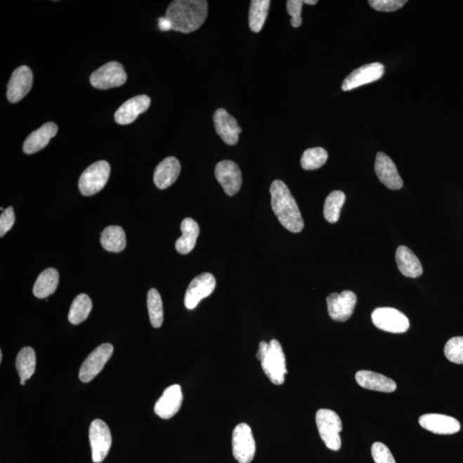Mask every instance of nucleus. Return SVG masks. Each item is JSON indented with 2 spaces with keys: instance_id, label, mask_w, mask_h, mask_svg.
Instances as JSON below:
<instances>
[{
  "instance_id": "nucleus-29",
  "label": "nucleus",
  "mask_w": 463,
  "mask_h": 463,
  "mask_svg": "<svg viewBox=\"0 0 463 463\" xmlns=\"http://www.w3.org/2000/svg\"><path fill=\"white\" fill-rule=\"evenodd\" d=\"M270 6V0H252L249 11V26L252 31L259 33L262 30Z\"/></svg>"
},
{
  "instance_id": "nucleus-22",
  "label": "nucleus",
  "mask_w": 463,
  "mask_h": 463,
  "mask_svg": "<svg viewBox=\"0 0 463 463\" xmlns=\"http://www.w3.org/2000/svg\"><path fill=\"white\" fill-rule=\"evenodd\" d=\"M356 379L360 386L370 391L391 393L398 388L395 381L390 377L365 370L356 373Z\"/></svg>"
},
{
  "instance_id": "nucleus-6",
  "label": "nucleus",
  "mask_w": 463,
  "mask_h": 463,
  "mask_svg": "<svg viewBox=\"0 0 463 463\" xmlns=\"http://www.w3.org/2000/svg\"><path fill=\"white\" fill-rule=\"evenodd\" d=\"M233 455L240 463H251L256 452V443L251 427L246 423L237 425L233 431Z\"/></svg>"
},
{
  "instance_id": "nucleus-3",
  "label": "nucleus",
  "mask_w": 463,
  "mask_h": 463,
  "mask_svg": "<svg viewBox=\"0 0 463 463\" xmlns=\"http://www.w3.org/2000/svg\"><path fill=\"white\" fill-rule=\"evenodd\" d=\"M256 359L260 360L264 373L272 383L276 385L284 383L287 373L286 357L278 340H271L270 344L261 341Z\"/></svg>"
},
{
  "instance_id": "nucleus-2",
  "label": "nucleus",
  "mask_w": 463,
  "mask_h": 463,
  "mask_svg": "<svg viewBox=\"0 0 463 463\" xmlns=\"http://www.w3.org/2000/svg\"><path fill=\"white\" fill-rule=\"evenodd\" d=\"M271 207L284 228L292 233H299L304 228V221L296 201L285 183L276 180L270 190Z\"/></svg>"
},
{
  "instance_id": "nucleus-28",
  "label": "nucleus",
  "mask_w": 463,
  "mask_h": 463,
  "mask_svg": "<svg viewBox=\"0 0 463 463\" xmlns=\"http://www.w3.org/2000/svg\"><path fill=\"white\" fill-rule=\"evenodd\" d=\"M37 367L36 352L32 348L25 347L20 350L15 360V367L21 380H28L33 376Z\"/></svg>"
},
{
  "instance_id": "nucleus-33",
  "label": "nucleus",
  "mask_w": 463,
  "mask_h": 463,
  "mask_svg": "<svg viewBox=\"0 0 463 463\" xmlns=\"http://www.w3.org/2000/svg\"><path fill=\"white\" fill-rule=\"evenodd\" d=\"M329 155L322 148H311L302 155L301 166L305 170H316L324 166Z\"/></svg>"
},
{
  "instance_id": "nucleus-9",
  "label": "nucleus",
  "mask_w": 463,
  "mask_h": 463,
  "mask_svg": "<svg viewBox=\"0 0 463 463\" xmlns=\"http://www.w3.org/2000/svg\"><path fill=\"white\" fill-rule=\"evenodd\" d=\"M126 80L127 75L123 65L115 61L105 64L91 76L92 86L99 89L122 86Z\"/></svg>"
},
{
  "instance_id": "nucleus-8",
  "label": "nucleus",
  "mask_w": 463,
  "mask_h": 463,
  "mask_svg": "<svg viewBox=\"0 0 463 463\" xmlns=\"http://www.w3.org/2000/svg\"><path fill=\"white\" fill-rule=\"evenodd\" d=\"M89 438L91 446L93 462H103L107 457L112 446L110 429L103 420L95 419L89 426Z\"/></svg>"
},
{
  "instance_id": "nucleus-34",
  "label": "nucleus",
  "mask_w": 463,
  "mask_h": 463,
  "mask_svg": "<svg viewBox=\"0 0 463 463\" xmlns=\"http://www.w3.org/2000/svg\"><path fill=\"white\" fill-rule=\"evenodd\" d=\"M445 355L455 364H463V337L451 338L445 346Z\"/></svg>"
},
{
  "instance_id": "nucleus-5",
  "label": "nucleus",
  "mask_w": 463,
  "mask_h": 463,
  "mask_svg": "<svg viewBox=\"0 0 463 463\" xmlns=\"http://www.w3.org/2000/svg\"><path fill=\"white\" fill-rule=\"evenodd\" d=\"M110 172V165L106 161L93 163L81 175L79 181L80 193L89 197L100 192L107 185Z\"/></svg>"
},
{
  "instance_id": "nucleus-19",
  "label": "nucleus",
  "mask_w": 463,
  "mask_h": 463,
  "mask_svg": "<svg viewBox=\"0 0 463 463\" xmlns=\"http://www.w3.org/2000/svg\"><path fill=\"white\" fill-rule=\"evenodd\" d=\"M375 172L379 181L389 189L400 190L403 188V178H400L395 163L386 154H377Z\"/></svg>"
},
{
  "instance_id": "nucleus-41",
  "label": "nucleus",
  "mask_w": 463,
  "mask_h": 463,
  "mask_svg": "<svg viewBox=\"0 0 463 463\" xmlns=\"http://www.w3.org/2000/svg\"><path fill=\"white\" fill-rule=\"evenodd\" d=\"M3 359V353L2 352H0V361H2Z\"/></svg>"
},
{
  "instance_id": "nucleus-36",
  "label": "nucleus",
  "mask_w": 463,
  "mask_h": 463,
  "mask_svg": "<svg viewBox=\"0 0 463 463\" xmlns=\"http://www.w3.org/2000/svg\"><path fill=\"white\" fill-rule=\"evenodd\" d=\"M407 3L406 0H371L370 6L377 11L392 13L403 7Z\"/></svg>"
},
{
  "instance_id": "nucleus-31",
  "label": "nucleus",
  "mask_w": 463,
  "mask_h": 463,
  "mask_svg": "<svg viewBox=\"0 0 463 463\" xmlns=\"http://www.w3.org/2000/svg\"><path fill=\"white\" fill-rule=\"evenodd\" d=\"M345 200V194L341 190H334L327 197L324 206V216L327 221L330 223H337Z\"/></svg>"
},
{
  "instance_id": "nucleus-12",
  "label": "nucleus",
  "mask_w": 463,
  "mask_h": 463,
  "mask_svg": "<svg viewBox=\"0 0 463 463\" xmlns=\"http://www.w3.org/2000/svg\"><path fill=\"white\" fill-rule=\"evenodd\" d=\"M216 286V278L210 273H204L197 275L190 283L185 295V306L186 308L193 310L196 308L202 299L207 298L215 290Z\"/></svg>"
},
{
  "instance_id": "nucleus-42",
  "label": "nucleus",
  "mask_w": 463,
  "mask_h": 463,
  "mask_svg": "<svg viewBox=\"0 0 463 463\" xmlns=\"http://www.w3.org/2000/svg\"><path fill=\"white\" fill-rule=\"evenodd\" d=\"M25 383H26V381H25V380H21V381H20V384H21L22 385H25Z\"/></svg>"
},
{
  "instance_id": "nucleus-24",
  "label": "nucleus",
  "mask_w": 463,
  "mask_h": 463,
  "mask_svg": "<svg viewBox=\"0 0 463 463\" xmlns=\"http://www.w3.org/2000/svg\"><path fill=\"white\" fill-rule=\"evenodd\" d=\"M396 261L400 273L407 278H417L423 273L422 263L410 248L400 246L396 252Z\"/></svg>"
},
{
  "instance_id": "nucleus-10",
  "label": "nucleus",
  "mask_w": 463,
  "mask_h": 463,
  "mask_svg": "<svg viewBox=\"0 0 463 463\" xmlns=\"http://www.w3.org/2000/svg\"><path fill=\"white\" fill-rule=\"evenodd\" d=\"M114 353V346L110 344H103L97 347L81 365L79 379L83 383L91 382L99 374L110 360Z\"/></svg>"
},
{
  "instance_id": "nucleus-23",
  "label": "nucleus",
  "mask_w": 463,
  "mask_h": 463,
  "mask_svg": "<svg viewBox=\"0 0 463 463\" xmlns=\"http://www.w3.org/2000/svg\"><path fill=\"white\" fill-rule=\"evenodd\" d=\"M181 166L178 159L170 157L159 162L155 170L154 182L159 189L164 190L177 181Z\"/></svg>"
},
{
  "instance_id": "nucleus-25",
  "label": "nucleus",
  "mask_w": 463,
  "mask_h": 463,
  "mask_svg": "<svg viewBox=\"0 0 463 463\" xmlns=\"http://www.w3.org/2000/svg\"><path fill=\"white\" fill-rule=\"evenodd\" d=\"M182 236L175 243L178 254H188L196 246L200 226L192 218H185L181 225Z\"/></svg>"
},
{
  "instance_id": "nucleus-11",
  "label": "nucleus",
  "mask_w": 463,
  "mask_h": 463,
  "mask_svg": "<svg viewBox=\"0 0 463 463\" xmlns=\"http://www.w3.org/2000/svg\"><path fill=\"white\" fill-rule=\"evenodd\" d=\"M357 303L356 294L346 290L341 294L332 293L327 297L330 317L334 321L345 322L351 318Z\"/></svg>"
},
{
  "instance_id": "nucleus-35",
  "label": "nucleus",
  "mask_w": 463,
  "mask_h": 463,
  "mask_svg": "<svg viewBox=\"0 0 463 463\" xmlns=\"http://www.w3.org/2000/svg\"><path fill=\"white\" fill-rule=\"evenodd\" d=\"M372 456L375 463H396L391 450L383 443H373Z\"/></svg>"
},
{
  "instance_id": "nucleus-40",
  "label": "nucleus",
  "mask_w": 463,
  "mask_h": 463,
  "mask_svg": "<svg viewBox=\"0 0 463 463\" xmlns=\"http://www.w3.org/2000/svg\"><path fill=\"white\" fill-rule=\"evenodd\" d=\"M304 3L307 4V5L314 6L316 5L318 1L317 0H305Z\"/></svg>"
},
{
  "instance_id": "nucleus-27",
  "label": "nucleus",
  "mask_w": 463,
  "mask_h": 463,
  "mask_svg": "<svg viewBox=\"0 0 463 463\" xmlns=\"http://www.w3.org/2000/svg\"><path fill=\"white\" fill-rule=\"evenodd\" d=\"M102 246L110 252H120L126 247V237L124 229L119 226H109L104 229L100 237Z\"/></svg>"
},
{
  "instance_id": "nucleus-13",
  "label": "nucleus",
  "mask_w": 463,
  "mask_h": 463,
  "mask_svg": "<svg viewBox=\"0 0 463 463\" xmlns=\"http://www.w3.org/2000/svg\"><path fill=\"white\" fill-rule=\"evenodd\" d=\"M33 85V73L30 68L22 65L15 69L7 85V99L17 103L29 94Z\"/></svg>"
},
{
  "instance_id": "nucleus-18",
  "label": "nucleus",
  "mask_w": 463,
  "mask_h": 463,
  "mask_svg": "<svg viewBox=\"0 0 463 463\" xmlns=\"http://www.w3.org/2000/svg\"><path fill=\"white\" fill-rule=\"evenodd\" d=\"M216 131L224 143L235 145L239 141L241 128L237 120L223 108L217 109L213 116Z\"/></svg>"
},
{
  "instance_id": "nucleus-16",
  "label": "nucleus",
  "mask_w": 463,
  "mask_h": 463,
  "mask_svg": "<svg viewBox=\"0 0 463 463\" xmlns=\"http://www.w3.org/2000/svg\"><path fill=\"white\" fill-rule=\"evenodd\" d=\"M420 426L431 433L439 435H451L461 430V424L451 416L439 414H426L419 419Z\"/></svg>"
},
{
  "instance_id": "nucleus-39",
  "label": "nucleus",
  "mask_w": 463,
  "mask_h": 463,
  "mask_svg": "<svg viewBox=\"0 0 463 463\" xmlns=\"http://www.w3.org/2000/svg\"><path fill=\"white\" fill-rule=\"evenodd\" d=\"M159 29L162 31H169L172 30V25L166 17L159 18L158 19Z\"/></svg>"
},
{
  "instance_id": "nucleus-20",
  "label": "nucleus",
  "mask_w": 463,
  "mask_h": 463,
  "mask_svg": "<svg viewBox=\"0 0 463 463\" xmlns=\"http://www.w3.org/2000/svg\"><path fill=\"white\" fill-rule=\"evenodd\" d=\"M150 106V98L146 95L138 96L122 105L115 115V122L119 124L134 122L140 115L143 114Z\"/></svg>"
},
{
  "instance_id": "nucleus-1",
  "label": "nucleus",
  "mask_w": 463,
  "mask_h": 463,
  "mask_svg": "<svg viewBox=\"0 0 463 463\" xmlns=\"http://www.w3.org/2000/svg\"><path fill=\"white\" fill-rule=\"evenodd\" d=\"M207 15L206 0H175L167 8L165 17L172 25L173 30L188 34L200 29Z\"/></svg>"
},
{
  "instance_id": "nucleus-21",
  "label": "nucleus",
  "mask_w": 463,
  "mask_h": 463,
  "mask_svg": "<svg viewBox=\"0 0 463 463\" xmlns=\"http://www.w3.org/2000/svg\"><path fill=\"white\" fill-rule=\"evenodd\" d=\"M58 126L56 123L48 122L42 126L40 129L34 131L23 143L22 150L27 155H32L48 146L50 140L56 137Z\"/></svg>"
},
{
  "instance_id": "nucleus-26",
  "label": "nucleus",
  "mask_w": 463,
  "mask_h": 463,
  "mask_svg": "<svg viewBox=\"0 0 463 463\" xmlns=\"http://www.w3.org/2000/svg\"><path fill=\"white\" fill-rule=\"evenodd\" d=\"M60 282V275L56 268H49L42 271L34 283L33 293L39 299H45L56 291Z\"/></svg>"
},
{
  "instance_id": "nucleus-38",
  "label": "nucleus",
  "mask_w": 463,
  "mask_h": 463,
  "mask_svg": "<svg viewBox=\"0 0 463 463\" xmlns=\"http://www.w3.org/2000/svg\"><path fill=\"white\" fill-rule=\"evenodd\" d=\"M15 213L13 207L7 208L4 210L0 216V237H3L11 228L13 227L15 223Z\"/></svg>"
},
{
  "instance_id": "nucleus-7",
  "label": "nucleus",
  "mask_w": 463,
  "mask_h": 463,
  "mask_svg": "<svg viewBox=\"0 0 463 463\" xmlns=\"http://www.w3.org/2000/svg\"><path fill=\"white\" fill-rule=\"evenodd\" d=\"M372 320L377 329L390 333L406 332L410 326L405 315L391 307H379L373 311Z\"/></svg>"
},
{
  "instance_id": "nucleus-15",
  "label": "nucleus",
  "mask_w": 463,
  "mask_h": 463,
  "mask_svg": "<svg viewBox=\"0 0 463 463\" xmlns=\"http://www.w3.org/2000/svg\"><path fill=\"white\" fill-rule=\"evenodd\" d=\"M215 174L217 181L228 196H235L240 192L242 185V174L235 162L221 161L217 163Z\"/></svg>"
},
{
  "instance_id": "nucleus-14",
  "label": "nucleus",
  "mask_w": 463,
  "mask_h": 463,
  "mask_svg": "<svg viewBox=\"0 0 463 463\" xmlns=\"http://www.w3.org/2000/svg\"><path fill=\"white\" fill-rule=\"evenodd\" d=\"M384 74V66L382 64L372 63L361 66L346 77L341 85L342 91H349L363 86V85L373 83V81L379 80Z\"/></svg>"
},
{
  "instance_id": "nucleus-17",
  "label": "nucleus",
  "mask_w": 463,
  "mask_h": 463,
  "mask_svg": "<svg viewBox=\"0 0 463 463\" xmlns=\"http://www.w3.org/2000/svg\"><path fill=\"white\" fill-rule=\"evenodd\" d=\"M183 394L178 384L167 388L155 405V412L159 418L169 419L177 414L182 405Z\"/></svg>"
},
{
  "instance_id": "nucleus-30",
  "label": "nucleus",
  "mask_w": 463,
  "mask_h": 463,
  "mask_svg": "<svg viewBox=\"0 0 463 463\" xmlns=\"http://www.w3.org/2000/svg\"><path fill=\"white\" fill-rule=\"evenodd\" d=\"M92 310V301L87 294H81L74 299L70 308L69 322L74 325L81 324L89 317Z\"/></svg>"
},
{
  "instance_id": "nucleus-32",
  "label": "nucleus",
  "mask_w": 463,
  "mask_h": 463,
  "mask_svg": "<svg viewBox=\"0 0 463 463\" xmlns=\"http://www.w3.org/2000/svg\"><path fill=\"white\" fill-rule=\"evenodd\" d=\"M150 320L154 328H159L163 324V304L161 295L155 289H151L147 296Z\"/></svg>"
},
{
  "instance_id": "nucleus-4",
  "label": "nucleus",
  "mask_w": 463,
  "mask_h": 463,
  "mask_svg": "<svg viewBox=\"0 0 463 463\" xmlns=\"http://www.w3.org/2000/svg\"><path fill=\"white\" fill-rule=\"evenodd\" d=\"M316 423L319 435L327 448L339 450L341 446L340 433L342 431L339 415L330 410H319L316 414Z\"/></svg>"
},
{
  "instance_id": "nucleus-37",
  "label": "nucleus",
  "mask_w": 463,
  "mask_h": 463,
  "mask_svg": "<svg viewBox=\"0 0 463 463\" xmlns=\"http://www.w3.org/2000/svg\"><path fill=\"white\" fill-rule=\"evenodd\" d=\"M304 1L302 0H289L287 2V10L291 18V25L294 28H299L302 23L301 10Z\"/></svg>"
}]
</instances>
